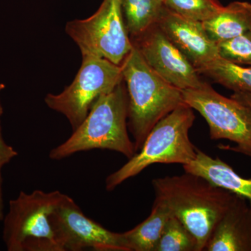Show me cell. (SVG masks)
<instances>
[{
	"instance_id": "1",
	"label": "cell",
	"mask_w": 251,
	"mask_h": 251,
	"mask_svg": "<svg viewBox=\"0 0 251 251\" xmlns=\"http://www.w3.org/2000/svg\"><path fill=\"white\" fill-rule=\"evenodd\" d=\"M155 201L164 204L204 251L213 231L237 196L202 176L186 173L152 181Z\"/></svg>"
},
{
	"instance_id": "2",
	"label": "cell",
	"mask_w": 251,
	"mask_h": 251,
	"mask_svg": "<svg viewBox=\"0 0 251 251\" xmlns=\"http://www.w3.org/2000/svg\"><path fill=\"white\" fill-rule=\"evenodd\" d=\"M121 66L128 94V126L137 153L153 126L185 102L182 91L156 74L134 46Z\"/></svg>"
},
{
	"instance_id": "3",
	"label": "cell",
	"mask_w": 251,
	"mask_h": 251,
	"mask_svg": "<svg viewBox=\"0 0 251 251\" xmlns=\"http://www.w3.org/2000/svg\"><path fill=\"white\" fill-rule=\"evenodd\" d=\"M127 119L128 94L122 82L96 101L72 135L50 151V158L59 161L80 151L98 149L117 151L130 159L136 152L128 136Z\"/></svg>"
},
{
	"instance_id": "4",
	"label": "cell",
	"mask_w": 251,
	"mask_h": 251,
	"mask_svg": "<svg viewBox=\"0 0 251 251\" xmlns=\"http://www.w3.org/2000/svg\"><path fill=\"white\" fill-rule=\"evenodd\" d=\"M196 120L193 109L181 104L160 120L149 133L143 147L122 168L108 176L105 188L112 191L126 180L136 176L156 163L189 164L197 149L191 143L189 131Z\"/></svg>"
},
{
	"instance_id": "5",
	"label": "cell",
	"mask_w": 251,
	"mask_h": 251,
	"mask_svg": "<svg viewBox=\"0 0 251 251\" xmlns=\"http://www.w3.org/2000/svg\"><path fill=\"white\" fill-rule=\"evenodd\" d=\"M59 191H21L9 202L4 218L3 240L9 251H62L50 215L64 196Z\"/></svg>"
},
{
	"instance_id": "6",
	"label": "cell",
	"mask_w": 251,
	"mask_h": 251,
	"mask_svg": "<svg viewBox=\"0 0 251 251\" xmlns=\"http://www.w3.org/2000/svg\"><path fill=\"white\" fill-rule=\"evenodd\" d=\"M121 65L93 56H82L76 76L61 93L49 94V108L67 117L73 131L85 120L100 97L111 92L123 82Z\"/></svg>"
},
{
	"instance_id": "7",
	"label": "cell",
	"mask_w": 251,
	"mask_h": 251,
	"mask_svg": "<svg viewBox=\"0 0 251 251\" xmlns=\"http://www.w3.org/2000/svg\"><path fill=\"white\" fill-rule=\"evenodd\" d=\"M66 32L82 56H93L121 65L133 49L122 14L121 0H103L90 17L66 25Z\"/></svg>"
},
{
	"instance_id": "8",
	"label": "cell",
	"mask_w": 251,
	"mask_h": 251,
	"mask_svg": "<svg viewBox=\"0 0 251 251\" xmlns=\"http://www.w3.org/2000/svg\"><path fill=\"white\" fill-rule=\"evenodd\" d=\"M182 91L185 103L207 122L211 140H228L235 147L220 146L251 157V109L218 93L209 84Z\"/></svg>"
},
{
	"instance_id": "9",
	"label": "cell",
	"mask_w": 251,
	"mask_h": 251,
	"mask_svg": "<svg viewBox=\"0 0 251 251\" xmlns=\"http://www.w3.org/2000/svg\"><path fill=\"white\" fill-rule=\"evenodd\" d=\"M50 223L62 251H128L122 233L111 232L86 216L67 195L54 208Z\"/></svg>"
},
{
	"instance_id": "10",
	"label": "cell",
	"mask_w": 251,
	"mask_h": 251,
	"mask_svg": "<svg viewBox=\"0 0 251 251\" xmlns=\"http://www.w3.org/2000/svg\"><path fill=\"white\" fill-rule=\"evenodd\" d=\"M133 40L147 64L171 85L181 90L204 85L196 68L157 25Z\"/></svg>"
},
{
	"instance_id": "11",
	"label": "cell",
	"mask_w": 251,
	"mask_h": 251,
	"mask_svg": "<svg viewBox=\"0 0 251 251\" xmlns=\"http://www.w3.org/2000/svg\"><path fill=\"white\" fill-rule=\"evenodd\" d=\"M156 25L196 69L220 57L217 44L208 36L202 23L166 7Z\"/></svg>"
},
{
	"instance_id": "12",
	"label": "cell",
	"mask_w": 251,
	"mask_h": 251,
	"mask_svg": "<svg viewBox=\"0 0 251 251\" xmlns=\"http://www.w3.org/2000/svg\"><path fill=\"white\" fill-rule=\"evenodd\" d=\"M206 251H251V209L244 198L237 196L216 225Z\"/></svg>"
},
{
	"instance_id": "13",
	"label": "cell",
	"mask_w": 251,
	"mask_h": 251,
	"mask_svg": "<svg viewBox=\"0 0 251 251\" xmlns=\"http://www.w3.org/2000/svg\"><path fill=\"white\" fill-rule=\"evenodd\" d=\"M183 168L186 173L202 176L216 186L247 200L251 209V179L238 175L219 157L212 158L197 149L196 158Z\"/></svg>"
},
{
	"instance_id": "14",
	"label": "cell",
	"mask_w": 251,
	"mask_h": 251,
	"mask_svg": "<svg viewBox=\"0 0 251 251\" xmlns=\"http://www.w3.org/2000/svg\"><path fill=\"white\" fill-rule=\"evenodd\" d=\"M202 25L216 44L242 35L251 30V4L247 1L231 2Z\"/></svg>"
},
{
	"instance_id": "15",
	"label": "cell",
	"mask_w": 251,
	"mask_h": 251,
	"mask_svg": "<svg viewBox=\"0 0 251 251\" xmlns=\"http://www.w3.org/2000/svg\"><path fill=\"white\" fill-rule=\"evenodd\" d=\"M172 214L163 203L155 201L151 214L134 228L123 232L128 251H155L165 224Z\"/></svg>"
},
{
	"instance_id": "16",
	"label": "cell",
	"mask_w": 251,
	"mask_h": 251,
	"mask_svg": "<svg viewBox=\"0 0 251 251\" xmlns=\"http://www.w3.org/2000/svg\"><path fill=\"white\" fill-rule=\"evenodd\" d=\"M126 28L132 39L156 25L166 9L165 0H121Z\"/></svg>"
},
{
	"instance_id": "17",
	"label": "cell",
	"mask_w": 251,
	"mask_h": 251,
	"mask_svg": "<svg viewBox=\"0 0 251 251\" xmlns=\"http://www.w3.org/2000/svg\"><path fill=\"white\" fill-rule=\"evenodd\" d=\"M197 71L200 75L209 77L234 92L251 93V67L234 64L219 57Z\"/></svg>"
},
{
	"instance_id": "18",
	"label": "cell",
	"mask_w": 251,
	"mask_h": 251,
	"mask_svg": "<svg viewBox=\"0 0 251 251\" xmlns=\"http://www.w3.org/2000/svg\"><path fill=\"white\" fill-rule=\"evenodd\" d=\"M155 251H198L197 240L177 218L172 215L165 224Z\"/></svg>"
},
{
	"instance_id": "19",
	"label": "cell",
	"mask_w": 251,
	"mask_h": 251,
	"mask_svg": "<svg viewBox=\"0 0 251 251\" xmlns=\"http://www.w3.org/2000/svg\"><path fill=\"white\" fill-rule=\"evenodd\" d=\"M165 4L173 12L201 23L213 17L224 6L219 0H165Z\"/></svg>"
},
{
	"instance_id": "20",
	"label": "cell",
	"mask_w": 251,
	"mask_h": 251,
	"mask_svg": "<svg viewBox=\"0 0 251 251\" xmlns=\"http://www.w3.org/2000/svg\"><path fill=\"white\" fill-rule=\"evenodd\" d=\"M219 56L242 66L251 67V30L217 44Z\"/></svg>"
},
{
	"instance_id": "21",
	"label": "cell",
	"mask_w": 251,
	"mask_h": 251,
	"mask_svg": "<svg viewBox=\"0 0 251 251\" xmlns=\"http://www.w3.org/2000/svg\"><path fill=\"white\" fill-rule=\"evenodd\" d=\"M4 88V84L0 82V94ZM2 114L3 108L1 105V99H0V167L1 168H2L5 165L8 164L14 157L18 155L17 151L4 141L2 134H1V117Z\"/></svg>"
},
{
	"instance_id": "22",
	"label": "cell",
	"mask_w": 251,
	"mask_h": 251,
	"mask_svg": "<svg viewBox=\"0 0 251 251\" xmlns=\"http://www.w3.org/2000/svg\"><path fill=\"white\" fill-rule=\"evenodd\" d=\"M232 98L242 102L251 109V93L248 92H234L232 96Z\"/></svg>"
},
{
	"instance_id": "23",
	"label": "cell",
	"mask_w": 251,
	"mask_h": 251,
	"mask_svg": "<svg viewBox=\"0 0 251 251\" xmlns=\"http://www.w3.org/2000/svg\"><path fill=\"white\" fill-rule=\"evenodd\" d=\"M1 168L0 167V221H2L4 219V214H3L2 189H1L2 178H1Z\"/></svg>"
}]
</instances>
